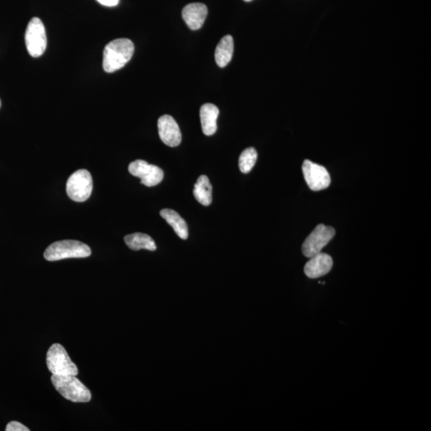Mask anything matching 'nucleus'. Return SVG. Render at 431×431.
<instances>
[{"label": "nucleus", "mask_w": 431, "mask_h": 431, "mask_svg": "<svg viewBox=\"0 0 431 431\" xmlns=\"http://www.w3.org/2000/svg\"><path fill=\"white\" fill-rule=\"evenodd\" d=\"M134 45L128 39H118L109 42L103 52V67L105 72L113 73L125 67L133 57Z\"/></svg>", "instance_id": "f257e3e1"}, {"label": "nucleus", "mask_w": 431, "mask_h": 431, "mask_svg": "<svg viewBox=\"0 0 431 431\" xmlns=\"http://www.w3.org/2000/svg\"><path fill=\"white\" fill-rule=\"evenodd\" d=\"M52 383L60 395L74 403H87L92 399L90 390L75 375H52Z\"/></svg>", "instance_id": "f03ea898"}, {"label": "nucleus", "mask_w": 431, "mask_h": 431, "mask_svg": "<svg viewBox=\"0 0 431 431\" xmlns=\"http://www.w3.org/2000/svg\"><path fill=\"white\" fill-rule=\"evenodd\" d=\"M92 255L88 245L78 240H65L54 242L44 252V258L48 262H57L68 258H86Z\"/></svg>", "instance_id": "7ed1b4c3"}, {"label": "nucleus", "mask_w": 431, "mask_h": 431, "mask_svg": "<svg viewBox=\"0 0 431 431\" xmlns=\"http://www.w3.org/2000/svg\"><path fill=\"white\" fill-rule=\"evenodd\" d=\"M47 366L50 372L54 375H76L78 374L75 365L66 349L61 344H54L49 348L47 354Z\"/></svg>", "instance_id": "20e7f679"}, {"label": "nucleus", "mask_w": 431, "mask_h": 431, "mask_svg": "<svg viewBox=\"0 0 431 431\" xmlns=\"http://www.w3.org/2000/svg\"><path fill=\"white\" fill-rule=\"evenodd\" d=\"M25 43L28 53L34 58L42 56L46 51L47 34L41 19L34 17L29 22L25 33Z\"/></svg>", "instance_id": "39448f33"}, {"label": "nucleus", "mask_w": 431, "mask_h": 431, "mask_svg": "<svg viewBox=\"0 0 431 431\" xmlns=\"http://www.w3.org/2000/svg\"><path fill=\"white\" fill-rule=\"evenodd\" d=\"M93 179L87 169H79L69 178L67 182V193L74 202H86L92 195Z\"/></svg>", "instance_id": "423d86ee"}, {"label": "nucleus", "mask_w": 431, "mask_h": 431, "mask_svg": "<svg viewBox=\"0 0 431 431\" xmlns=\"http://www.w3.org/2000/svg\"><path fill=\"white\" fill-rule=\"evenodd\" d=\"M335 234L333 227L319 224L313 230L302 245V252L306 257H313L315 255L322 253V249L334 238Z\"/></svg>", "instance_id": "0eeeda50"}, {"label": "nucleus", "mask_w": 431, "mask_h": 431, "mask_svg": "<svg viewBox=\"0 0 431 431\" xmlns=\"http://www.w3.org/2000/svg\"><path fill=\"white\" fill-rule=\"evenodd\" d=\"M129 172L133 176L141 179V182L145 187H156L162 182L164 172L161 168L143 161V160H136L129 164Z\"/></svg>", "instance_id": "6e6552de"}, {"label": "nucleus", "mask_w": 431, "mask_h": 431, "mask_svg": "<svg viewBox=\"0 0 431 431\" xmlns=\"http://www.w3.org/2000/svg\"><path fill=\"white\" fill-rule=\"evenodd\" d=\"M305 182L313 191H320L327 189L330 184V177L322 165L305 160L302 165Z\"/></svg>", "instance_id": "1a4fd4ad"}, {"label": "nucleus", "mask_w": 431, "mask_h": 431, "mask_svg": "<svg viewBox=\"0 0 431 431\" xmlns=\"http://www.w3.org/2000/svg\"><path fill=\"white\" fill-rule=\"evenodd\" d=\"M160 138L168 147H176L182 143V133L174 118L170 115H163L158 119Z\"/></svg>", "instance_id": "9d476101"}, {"label": "nucleus", "mask_w": 431, "mask_h": 431, "mask_svg": "<svg viewBox=\"0 0 431 431\" xmlns=\"http://www.w3.org/2000/svg\"><path fill=\"white\" fill-rule=\"evenodd\" d=\"M333 266V258L328 254L319 253L311 257L305 264L304 273L311 279H317L327 275Z\"/></svg>", "instance_id": "9b49d317"}, {"label": "nucleus", "mask_w": 431, "mask_h": 431, "mask_svg": "<svg viewBox=\"0 0 431 431\" xmlns=\"http://www.w3.org/2000/svg\"><path fill=\"white\" fill-rule=\"evenodd\" d=\"M207 14V5L200 3H189L182 10L184 21L193 31H196L203 26Z\"/></svg>", "instance_id": "f8f14e48"}, {"label": "nucleus", "mask_w": 431, "mask_h": 431, "mask_svg": "<svg viewBox=\"0 0 431 431\" xmlns=\"http://www.w3.org/2000/svg\"><path fill=\"white\" fill-rule=\"evenodd\" d=\"M219 109L211 103L204 104L200 110V123L202 132L207 136L213 135L218 129L217 120Z\"/></svg>", "instance_id": "ddd939ff"}, {"label": "nucleus", "mask_w": 431, "mask_h": 431, "mask_svg": "<svg viewBox=\"0 0 431 431\" xmlns=\"http://www.w3.org/2000/svg\"><path fill=\"white\" fill-rule=\"evenodd\" d=\"M234 50L233 38L231 36H225L219 42L215 51L216 63L220 67H227L231 61Z\"/></svg>", "instance_id": "4468645a"}, {"label": "nucleus", "mask_w": 431, "mask_h": 431, "mask_svg": "<svg viewBox=\"0 0 431 431\" xmlns=\"http://www.w3.org/2000/svg\"><path fill=\"white\" fill-rule=\"evenodd\" d=\"M161 217L171 225L175 233L180 239L187 240L189 237L188 225L185 220L173 209H164L160 212Z\"/></svg>", "instance_id": "2eb2a0df"}, {"label": "nucleus", "mask_w": 431, "mask_h": 431, "mask_svg": "<svg viewBox=\"0 0 431 431\" xmlns=\"http://www.w3.org/2000/svg\"><path fill=\"white\" fill-rule=\"evenodd\" d=\"M124 240L127 246L134 251H138L141 249L155 251L157 249V245L154 240L147 234L141 233L129 234L125 237Z\"/></svg>", "instance_id": "dca6fc26"}, {"label": "nucleus", "mask_w": 431, "mask_h": 431, "mask_svg": "<svg viewBox=\"0 0 431 431\" xmlns=\"http://www.w3.org/2000/svg\"><path fill=\"white\" fill-rule=\"evenodd\" d=\"M213 187L209 179L205 175L200 176L194 185L193 196L198 202L204 207H209L212 203Z\"/></svg>", "instance_id": "f3484780"}, {"label": "nucleus", "mask_w": 431, "mask_h": 431, "mask_svg": "<svg viewBox=\"0 0 431 431\" xmlns=\"http://www.w3.org/2000/svg\"><path fill=\"white\" fill-rule=\"evenodd\" d=\"M257 160V152L253 147L244 149L239 158V168L243 174H248L254 167Z\"/></svg>", "instance_id": "a211bd4d"}, {"label": "nucleus", "mask_w": 431, "mask_h": 431, "mask_svg": "<svg viewBox=\"0 0 431 431\" xmlns=\"http://www.w3.org/2000/svg\"><path fill=\"white\" fill-rule=\"evenodd\" d=\"M6 431H30V429L27 427H25L24 425L20 423L19 422H16V421H12V422H10L5 429Z\"/></svg>", "instance_id": "6ab92c4d"}, {"label": "nucleus", "mask_w": 431, "mask_h": 431, "mask_svg": "<svg viewBox=\"0 0 431 431\" xmlns=\"http://www.w3.org/2000/svg\"><path fill=\"white\" fill-rule=\"evenodd\" d=\"M99 3L106 7H115L119 3V0H97Z\"/></svg>", "instance_id": "aec40b11"}, {"label": "nucleus", "mask_w": 431, "mask_h": 431, "mask_svg": "<svg viewBox=\"0 0 431 431\" xmlns=\"http://www.w3.org/2000/svg\"><path fill=\"white\" fill-rule=\"evenodd\" d=\"M244 1H245V2H251L252 0H244Z\"/></svg>", "instance_id": "412c9836"}, {"label": "nucleus", "mask_w": 431, "mask_h": 431, "mask_svg": "<svg viewBox=\"0 0 431 431\" xmlns=\"http://www.w3.org/2000/svg\"><path fill=\"white\" fill-rule=\"evenodd\" d=\"M0 107H1V101H0Z\"/></svg>", "instance_id": "4be33fe9"}]
</instances>
